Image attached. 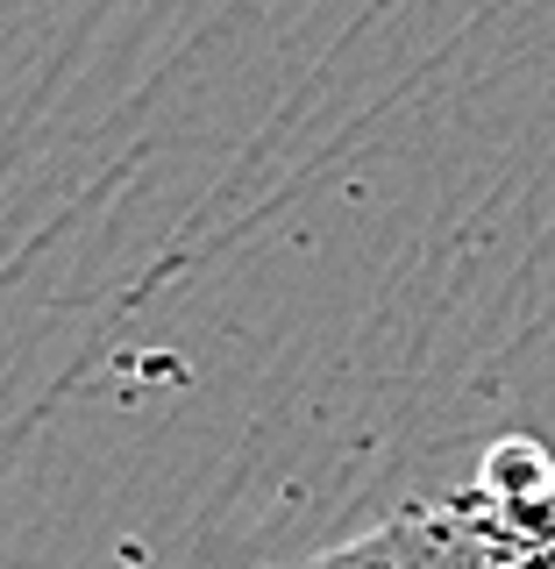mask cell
Wrapping results in <instances>:
<instances>
[{
    "label": "cell",
    "mask_w": 555,
    "mask_h": 569,
    "mask_svg": "<svg viewBox=\"0 0 555 569\" xmlns=\"http://www.w3.org/2000/svg\"><path fill=\"white\" fill-rule=\"evenodd\" d=\"M548 491V449L527 435H506L485 449L477 477L449 506H399L392 520L285 569H555Z\"/></svg>",
    "instance_id": "6da1fadb"
},
{
    "label": "cell",
    "mask_w": 555,
    "mask_h": 569,
    "mask_svg": "<svg viewBox=\"0 0 555 569\" xmlns=\"http://www.w3.org/2000/svg\"><path fill=\"white\" fill-rule=\"evenodd\" d=\"M548 520H555V491H548Z\"/></svg>",
    "instance_id": "7a4b0ae2"
}]
</instances>
